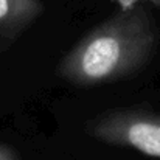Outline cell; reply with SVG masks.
<instances>
[{
  "mask_svg": "<svg viewBox=\"0 0 160 160\" xmlns=\"http://www.w3.org/2000/svg\"><path fill=\"white\" fill-rule=\"evenodd\" d=\"M157 45L152 16L143 5L120 9L87 31L58 64V75L76 87H95L143 68Z\"/></svg>",
  "mask_w": 160,
  "mask_h": 160,
  "instance_id": "cell-1",
  "label": "cell"
},
{
  "mask_svg": "<svg viewBox=\"0 0 160 160\" xmlns=\"http://www.w3.org/2000/svg\"><path fill=\"white\" fill-rule=\"evenodd\" d=\"M87 134L110 146L135 149L160 160V113L143 109L109 110L87 124Z\"/></svg>",
  "mask_w": 160,
  "mask_h": 160,
  "instance_id": "cell-2",
  "label": "cell"
},
{
  "mask_svg": "<svg viewBox=\"0 0 160 160\" xmlns=\"http://www.w3.org/2000/svg\"><path fill=\"white\" fill-rule=\"evenodd\" d=\"M42 0H0V36L6 41L17 39L42 14Z\"/></svg>",
  "mask_w": 160,
  "mask_h": 160,
  "instance_id": "cell-3",
  "label": "cell"
},
{
  "mask_svg": "<svg viewBox=\"0 0 160 160\" xmlns=\"http://www.w3.org/2000/svg\"><path fill=\"white\" fill-rule=\"evenodd\" d=\"M0 160H20V154L16 148L6 143H0Z\"/></svg>",
  "mask_w": 160,
  "mask_h": 160,
  "instance_id": "cell-4",
  "label": "cell"
}]
</instances>
